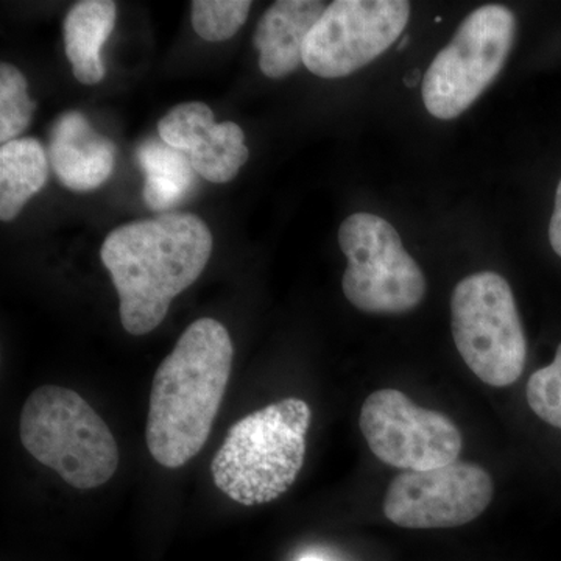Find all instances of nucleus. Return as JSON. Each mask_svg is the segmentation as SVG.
<instances>
[{"mask_svg": "<svg viewBox=\"0 0 561 561\" xmlns=\"http://www.w3.org/2000/svg\"><path fill=\"white\" fill-rule=\"evenodd\" d=\"M251 5L250 0H195L191 3L192 27L208 43L231 39L245 24Z\"/></svg>", "mask_w": 561, "mask_h": 561, "instance_id": "obj_18", "label": "nucleus"}, {"mask_svg": "<svg viewBox=\"0 0 561 561\" xmlns=\"http://www.w3.org/2000/svg\"><path fill=\"white\" fill-rule=\"evenodd\" d=\"M158 136L190 157L194 171L210 183L234 180L249 161L245 135L234 122L214 121L206 103H181L158 124Z\"/></svg>", "mask_w": 561, "mask_h": 561, "instance_id": "obj_11", "label": "nucleus"}, {"mask_svg": "<svg viewBox=\"0 0 561 561\" xmlns=\"http://www.w3.org/2000/svg\"><path fill=\"white\" fill-rule=\"evenodd\" d=\"M493 494L489 472L454 461L434 470L401 472L387 490L383 513L405 529H451L479 518Z\"/></svg>", "mask_w": 561, "mask_h": 561, "instance_id": "obj_10", "label": "nucleus"}, {"mask_svg": "<svg viewBox=\"0 0 561 561\" xmlns=\"http://www.w3.org/2000/svg\"><path fill=\"white\" fill-rule=\"evenodd\" d=\"M451 327L461 359L482 382L508 387L522 378L526 334L511 284L500 273H474L457 284Z\"/></svg>", "mask_w": 561, "mask_h": 561, "instance_id": "obj_5", "label": "nucleus"}, {"mask_svg": "<svg viewBox=\"0 0 561 561\" xmlns=\"http://www.w3.org/2000/svg\"><path fill=\"white\" fill-rule=\"evenodd\" d=\"M408 43H409V38H404V39H402V43H401V46H400V50H401V49H404L405 44H408Z\"/></svg>", "mask_w": 561, "mask_h": 561, "instance_id": "obj_23", "label": "nucleus"}, {"mask_svg": "<svg viewBox=\"0 0 561 561\" xmlns=\"http://www.w3.org/2000/svg\"><path fill=\"white\" fill-rule=\"evenodd\" d=\"M50 164L70 191L98 190L116 164L113 140L95 131L80 111H68L55 122L50 135Z\"/></svg>", "mask_w": 561, "mask_h": 561, "instance_id": "obj_12", "label": "nucleus"}, {"mask_svg": "<svg viewBox=\"0 0 561 561\" xmlns=\"http://www.w3.org/2000/svg\"><path fill=\"white\" fill-rule=\"evenodd\" d=\"M324 10L319 0H278L265 10L253 38L265 77L284 79L300 68L306 39Z\"/></svg>", "mask_w": 561, "mask_h": 561, "instance_id": "obj_13", "label": "nucleus"}, {"mask_svg": "<svg viewBox=\"0 0 561 561\" xmlns=\"http://www.w3.org/2000/svg\"><path fill=\"white\" fill-rule=\"evenodd\" d=\"M230 332L214 319L194 321L154 373L146 440L169 470L194 459L208 440L230 382Z\"/></svg>", "mask_w": 561, "mask_h": 561, "instance_id": "obj_2", "label": "nucleus"}, {"mask_svg": "<svg viewBox=\"0 0 561 561\" xmlns=\"http://www.w3.org/2000/svg\"><path fill=\"white\" fill-rule=\"evenodd\" d=\"M527 402L541 420L561 430V343L552 364L530 376Z\"/></svg>", "mask_w": 561, "mask_h": 561, "instance_id": "obj_19", "label": "nucleus"}, {"mask_svg": "<svg viewBox=\"0 0 561 561\" xmlns=\"http://www.w3.org/2000/svg\"><path fill=\"white\" fill-rule=\"evenodd\" d=\"M298 561H330V560L323 559V557H319V556H305V557H301V559Z\"/></svg>", "mask_w": 561, "mask_h": 561, "instance_id": "obj_21", "label": "nucleus"}, {"mask_svg": "<svg viewBox=\"0 0 561 561\" xmlns=\"http://www.w3.org/2000/svg\"><path fill=\"white\" fill-rule=\"evenodd\" d=\"M49 162L39 140L20 138L0 147V219L20 216L25 203L47 183Z\"/></svg>", "mask_w": 561, "mask_h": 561, "instance_id": "obj_16", "label": "nucleus"}, {"mask_svg": "<svg viewBox=\"0 0 561 561\" xmlns=\"http://www.w3.org/2000/svg\"><path fill=\"white\" fill-rule=\"evenodd\" d=\"M22 445L73 489L92 490L119 467V448L105 421L77 391L43 386L21 412Z\"/></svg>", "mask_w": 561, "mask_h": 561, "instance_id": "obj_4", "label": "nucleus"}, {"mask_svg": "<svg viewBox=\"0 0 561 561\" xmlns=\"http://www.w3.org/2000/svg\"><path fill=\"white\" fill-rule=\"evenodd\" d=\"M210 253L213 234L194 214H162L111 231L101 256L119 295L124 330L131 335L157 330L173 298L201 278Z\"/></svg>", "mask_w": 561, "mask_h": 561, "instance_id": "obj_1", "label": "nucleus"}, {"mask_svg": "<svg viewBox=\"0 0 561 561\" xmlns=\"http://www.w3.org/2000/svg\"><path fill=\"white\" fill-rule=\"evenodd\" d=\"M409 16L404 0H335L309 33L302 65L321 79L348 77L393 46Z\"/></svg>", "mask_w": 561, "mask_h": 561, "instance_id": "obj_8", "label": "nucleus"}, {"mask_svg": "<svg viewBox=\"0 0 561 561\" xmlns=\"http://www.w3.org/2000/svg\"><path fill=\"white\" fill-rule=\"evenodd\" d=\"M515 33V14L507 7H481L465 18L424 76L421 95L432 116L453 121L470 108L500 76Z\"/></svg>", "mask_w": 561, "mask_h": 561, "instance_id": "obj_6", "label": "nucleus"}, {"mask_svg": "<svg viewBox=\"0 0 561 561\" xmlns=\"http://www.w3.org/2000/svg\"><path fill=\"white\" fill-rule=\"evenodd\" d=\"M35 102L28 95V81L16 66L0 65V142L20 139L35 113Z\"/></svg>", "mask_w": 561, "mask_h": 561, "instance_id": "obj_17", "label": "nucleus"}, {"mask_svg": "<svg viewBox=\"0 0 561 561\" xmlns=\"http://www.w3.org/2000/svg\"><path fill=\"white\" fill-rule=\"evenodd\" d=\"M116 20L117 5L111 0H83L69 10L65 20V50L73 77L81 84H98L105 79L101 51Z\"/></svg>", "mask_w": 561, "mask_h": 561, "instance_id": "obj_14", "label": "nucleus"}, {"mask_svg": "<svg viewBox=\"0 0 561 561\" xmlns=\"http://www.w3.org/2000/svg\"><path fill=\"white\" fill-rule=\"evenodd\" d=\"M136 158L146 175L144 202L151 209L175 208L191 194L197 172L184 151L169 146L158 136L144 140L136 151Z\"/></svg>", "mask_w": 561, "mask_h": 561, "instance_id": "obj_15", "label": "nucleus"}, {"mask_svg": "<svg viewBox=\"0 0 561 561\" xmlns=\"http://www.w3.org/2000/svg\"><path fill=\"white\" fill-rule=\"evenodd\" d=\"M339 243L348 260L342 289L354 308L404 313L423 301L426 278L389 221L375 214H353L341 225Z\"/></svg>", "mask_w": 561, "mask_h": 561, "instance_id": "obj_7", "label": "nucleus"}, {"mask_svg": "<svg viewBox=\"0 0 561 561\" xmlns=\"http://www.w3.org/2000/svg\"><path fill=\"white\" fill-rule=\"evenodd\" d=\"M549 241L553 251L561 257V180L556 194V208H553L551 225H549Z\"/></svg>", "mask_w": 561, "mask_h": 561, "instance_id": "obj_20", "label": "nucleus"}, {"mask_svg": "<svg viewBox=\"0 0 561 561\" xmlns=\"http://www.w3.org/2000/svg\"><path fill=\"white\" fill-rule=\"evenodd\" d=\"M311 416L308 402L286 398L232 424L210 465L217 489L247 507L283 496L305 463Z\"/></svg>", "mask_w": 561, "mask_h": 561, "instance_id": "obj_3", "label": "nucleus"}, {"mask_svg": "<svg viewBox=\"0 0 561 561\" xmlns=\"http://www.w3.org/2000/svg\"><path fill=\"white\" fill-rule=\"evenodd\" d=\"M359 426L371 453L390 467L426 471L454 463L461 435L442 412L420 408L398 390H378L362 405Z\"/></svg>", "mask_w": 561, "mask_h": 561, "instance_id": "obj_9", "label": "nucleus"}, {"mask_svg": "<svg viewBox=\"0 0 561 561\" xmlns=\"http://www.w3.org/2000/svg\"><path fill=\"white\" fill-rule=\"evenodd\" d=\"M416 81H419V72H413V76H412V79H405V84H408V87H415L416 84Z\"/></svg>", "mask_w": 561, "mask_h": 561, "instance_id": "obj_22", "label": "nucleus"}]
</instances>
